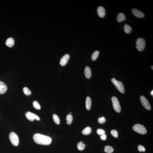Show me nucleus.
<instances>
[{"label":"nucleus","mask_w":153,"mask_h":153,"mask_svg":"<svg viewBox=\"0 0 153 153\" xmlns=\"http://www.w3.org/2000/svg\"><path fill=\"white\" fill-rule=\"evenodd\" d=\"M23 90L24 94L26 95H30L31 94V91H30V90L27 87H24L23 88Z\"/></svg>","instance_id":"obj_25"},{"label":"nucleus","mask_w":153,"mask_h":153,"mask_svg":"<svg viewBox=\"0 0 153 153\" xmlns=\"http://www.w3.org/2000/svg\"><path fill=\"white\" fill-rule=\"evenodd\" d=\"M84 73L87 79H89L91 76V71L89 67L86 66L85 67Z\"/></svg>","instance_id":"obj_13"},{"label":"nucleus","mask_w":153,"mask_h":153,"mask_svg":"<svg viewBox=\"0 0 153 153\" xmlns=\"http://www.w3.org/2000/svg\"><path fill=\"white\" fill-rule=\"evenodd\" d=\"M70 58V55L68 54L64 55L61 58L60 61V64L61 66H64L66 65Z\"/></svg>","instance_id":"obj_10"},{"label":"nucleus","mask_w":153,"mask_h":153,"mask_svg":"<svg viewBox=\"0 0 153 153\" xmlns=\"http://www.w3.org/2000/svg\"><path fill=\"white\" fill-rule=\"evenodd\" d=\"M98 122L100 124H103L105 123L106 121V119L104 117L99 118L98 119Z\"/></svg>","instance_id":"obj_27"},{"label":"nucleus","mask_w":153,"mask_h":153,"mask_svg":"<svg viewBox=\"0 0 153 153\" xmlns=\"http://www.w3.org/2000/svg\"><path fill=\"white\" fill-rule=\"evenodd\" d=\"M126 18L124 13H120L118 14L117 16V20L119 22H121L125 20Z\"/></svg>","instance_id":"obj_16"},{"label":"nucleus","mask_w":153,"mask_h":153,"mask_svg":"<svg viewBox=\"0 0 153 153\" xmlns=\"http://www.w3.org/2000/svg\"><path fill=\"white\" fill-rule=\"evenodd\" d=\"M25 116L27 118L31 121H33L35 119L37 120H40V118L37 115L30 111L27 112L26 113Z\"/></svg>","instance_id":"obj_7"},{"label":"nucleus","mask_w":153,"mask_h":153,"mask_svg":"<svg viewBox=\"0 0 153 153\" xmlns=\"http://www.w3.org/2000/svg\"><path fill=\"white\" fill-rule=\"evenodd\" d=\"M105 131L103 129H99L97 130V133L99 135H102L105 134Z\"/></svg>","instance_id":"obj_29"},{"label":"nucleus","mask_w":153,"mask_h":153,"mask_svg":"<svg viewBox=\"0 0 153 153\" xmlns=\"http://www.w3.org/2000/svg\"><path fill=\"white\" fill-rule=\"evenodd\" d=\"M66 119L67 124L69 125L71 124L73 119L72 115L71 114L68 115L67 116Z\"/></svg>","instance_id":"obj_23"},{"label":"nucleus","mask_w":153,"mask_h":153,"mask_svg":"<svg viewBox=\"0 0 153 153\" xmlns=\"http://www.w3.org/2000/svg\"><path fill=\"white\" fill-rule=\"evenodd\" d=\"M140 100L142 105L146 109L150 110L151 106L148 99L144 96H142L140 97Z\"/></svg>","instance_id":"obj_8"},{"label":"nucleus","mask_w":153,"mask_h":153,"mask_svg":"<svg viewBox=\"0 0 153 153\" xmlns=\"http://www.w3.org/2000/svg\"><path fill=\"white\" fill-rule=\"evenodd\" d=\"M136 47L139 51H141L144 49L145 46V41L143 38H140L137 39L136 42Z\"/></svg>","instance_id":"obj_4"},{"label":"nucleus","mask_w":153,"mask_h":153,"mask_svg":"<svg viewBox=\"0 0 153 153\" xmlns=\"http://www.w3.org/2000/svg\"><path fill=\"white\" fill-rule=\"evenodd\" d=\"M132 30L131 26L127 24H125L124 26V30L125 33H129Z\"/></svg>","instance_id":"obj_19"},{"label":"nucleus","mask_w":153,"mask_h":153,"mask_svg":"<svg viewBox=\"0 0 153 153\" xmlns=\"http://www.w3.org/2000/svg\"><path fill=\"white\" fill-rule=\"evenodd\" d=\"M53 117L54 121L55 123L57 125L59 124L60 122V119L57 115L56 114H54Z\"/></svg>","instance_id":"obj_22"},{"label":"nucleus","mask_w":153,"mask_h":153,"mask_svg":"<svg viewBox=\"0 0 153 153\" xmlns=\"http://www.w3.org/2000/svg\"><path fill=\"white\" fill-rule=\"evenodd\" d=\"M33 138L35 143L42 145H49L52 141V139L50 137L39 133L35 134Z\"/></svg>","instance_id":"obj_1"},{"label":"nucleus","mask_w":153,"mask_h":153,"mask_svg":"<svg viewBox=\"0 0 153 153\" xmlns=\"http://www.w3.org/2000/svg\"><path fill=\"white\" fill-rule=\"evenodd\" d=\"M92 101L91 98L89 96H87V97L86 101V107L87 109L89 110L91 109V106Z\"/></svg>","instance_id":"obj_15"},{"label":"nucleus","mask_w":153,"mask_h":153,"mask_svg":"<svg viewBox=\"0 0 153 153\" xmlns=\"http://www.w3.org/2000/svg\"><path fill=\"white\" fill-rule=\"evenodd\" d=\"M114 151V149L112 147L109 145L105 146L104 151L107 153H111Z\"/></svg>","instance_id":"obj_21"},{"label":"nucleus","mask_w":153,"mask_h":153,"mask_svg":"<svg viewBox=\"0 0 153 153\" xmlns=\"http://www.w3.org/2000/svg\"><path fill=\"white\" fill-rule=\"evenodd\" d=\"M33 107L36 109L38 110H39L41 109V106L39 104L37 101H35L33 102Z\"/></svg>","instance_id":"obj_24"},{"label":"nucleus","mask_w":153,"mask_h":153,"mask_svg":"<svg viewBox=\"0 0 153 153\" xmlns=\"http://www.w3.org/2000/svg\"><path fill=\"white\" fill-rule=\"evenodd\" d=\"M153 66H151V69H152V70H153Z\"/></svg>","instance_id":"obj_32"},{"label":"nucleus","mask_w":153,"mask_h":153,"mask_svg":"<svg viewBox=\"0 0 153 153\" xmlns=\"http://www.w3.org/2000/svg\"><path fill=\"white\" fill-rule=\"evenodd\" d=\"M14 40L12 38H10L8 39L6 41V45L9 47H11L14 45Z\"/></svg>","instance_id":"obj_14"},{"label":"nucleus","mask_w":153,"mask_h":153,"mask_svg":"<svg viewBox=\"0 0 153 153\" xmlns=\"http://www.w3.org/2000/svg\"><path fill=\"white\" fill-rule=\"evenodd\" d=\"M101 139L103 140H105L106 139V136L105 134L102 135L101 137Z\"/></svg>","instance_id":"obj_30"},{"label":"nucleus","mask_w":153,"mask_h":153,"mask_svg":"<svg viewBox=\"0 0 153 153\" xmlns=\"http://www.w3.org/2000/svg\"><path fill=\"white\" fill-rule=\"evenodd\" d=\"M133 129L136 132L142 134H146L147 132V130L145 126L139 124L135 125L133 126Z\"/></svg>","instance_id":"obj_5"},{"label":"nucleus","mask_w":153,"mask_h":153,"mask_svg":"<svg viewBox=\"0 0 153 153\" xmlns=\"http://www.w3.org/2000/svg\"><path fill=\"white\" fill-rule=\"evenodd\" d=\"M85 145L82 141H81L77 144V147L79 150H83L85 149Z\"/></svg>","instance_id":"obj_20"},{"label":"nucleus","mask_w":153,"mask_h":153,"mask_svg":"<svg viewBox=\"0 0 153 153\" xmlns=\"http://www.w3.org/2000/svg\"><path fill=\"white\" fill-rule=\"evenodd\" d=\"M7 87L4 82L0 81V94H4L6 91Z\"/></svg>","instance_id":"obj_12"},{"label":"nucleus","mask_w":153,"mask_h":153,"mask_svg":"<svg viewBox=\"0 0 153 153\" xmlns=\"http://www.w3.org/2000/svg\"><path fill=\"white\" fill-rule=\"evenodd\" d=\"M91 131L92 129L91 127H87L82 131V133L84 135H87L91 133Z\"/></svg>","instance_id":"obj_17"},{"label":"nucleus","mask_w":153,"mask_h":153,"mask_svg":"<svg viewBox=\"0 0 153 153\" xmlns=\"http://www.w3.org/2000/svg\"><path fill=\"white\" fill-rule=\"evenodd\" d=\"M138 149L139 151L140 152H145V151L144 147L141 145H139Z\"/></svg>","instance_id":"obj_28"},{"label":"nucleus","mask_w":153,"mask_h":153,"mask_svg":"<svg viewBox=\"0 0 153 153\" xmlns=\"http://www.w3.org/2000/svg\"><path fill=\"white\" fill-rule=\"evenodd\" d=\"M133 14L139 18H143L144 16V14L140 11L136 9H133L131 10Z\"/></svg>","instance_id":"obj_9"},{"label":"nucleus","mask_w":153,"mask_h":153,"mask_svg":"<svg viewBox=\"0 0 153 153\" xmlns=\"http://www.w3.org/2000/svg\"><path fill=\"white\" fill-rule=\"evenodd\" d=\"M111 133L113 137L116 138H117L118 137V132L116 130H112Z\"/></svg>","instance_id":"obj_26"},{"label":"nucleus","mask_w":153,"mask_h":153,"mask_svg":"<svg viewBox=\"0 0 153 153\" xmlns=\"http://www.w3.org/2000/svg\"><path fill=\"white\" fill-rule=\"evenodd\" d=\"M111 100L115 111L117 113L120 112L121 110V108L118 99L115 96H113Z\"/></svg>","instance_id":"obj_6"},{"label":"nucleus","mask_w":153,"mask_h":153,"mask_svg":"<svg viewBox=\"0 0 153 153\" xmlns=\"http://www.w3.org/2000/svg\"><path fill=\"white\" fill-rule=\"evenodd\" d=\"M97 13L98 16L101 18H103L105 14V10L103 7L99 6L97 9Z\"/></svg>","instance_id":"obj_11"},{"label":"nucleus","mask_w":153,"mask_h":153,"mask_svg":"<svg viewBox=\"0 0 153 153\" xmlns=\"http://www.w3.org/2000/svg\"><path fill=\"white\" fill-rule=\"evenodd\" d=\"M111 82L119 91L121 93H124L125 92V89L123 83L121 82H120L113 78L111 80Z\"/></svg>","instance_id":"obj_2"},{"label":"nucleus","mask_w":153,"mask_h":153,"mask_svg":"<svg viewBox=\"0 0 153 153\" xmlns=\"http://www.w3.org/2000/svg\"><path fill=\"white\" fill-rule=\"evenodd\" d=\"M151 95H153V91L152 90V91H151Z\"/></svg>","instance_id":"obj_31"},{"label":"nucleus","mask_w":153,"mask_h":153,"mask_svg":"<svg viewBox=\"0 0 153 153\" xmlns=\"http://www.w3.org/2000/svg\"><path fill=\"white\" fill-rule=\"evenodd\" d=\"M99 52L98 50L95 51L92 55L91 59L93 61H95L98 57Z\"/></svg>","instance_id":"obj_18"},{"label":"nucleus","mask_w":153,"mask_h":153,"mask_svg":"<svg viewBox=\"0 0 153 153\" xmlns=\"http://www.w3.org/2000/svg\"><path fill=\"white\" fill-rule=\"evenodd\" d=\"M9 137L12 144L15 146H17L19 143V139L17 135L12 132L9 134Z\"/></svg>","instance_id":"obj_3"}]
</instances>
